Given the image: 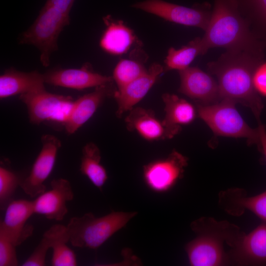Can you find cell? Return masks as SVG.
I'll list each match as a JSON object with an SVG mask.
<instances>
[{"instance_id": "6da1fadb", "label": "cell", "mask_w": 266, "mask_h": 266, "mask_svg": "<svg viewBox=\"0 0 266 266\" xmlns=\"http://www.w3.org/2000/svg\"><path fill=\"white\" fill-rule=\"evenodd\" d=\"M264 53L246 50H227L216 61L207 65L215 75L221 100L227 99L249 108L258 122L264 108L255 88L254 73L264 62Z\"/></svg>"}, {"instance_id": "7a4b0ae2", "label": "cell", "mask_w": 266, "mask_h": 266, "mask_svg": "<svg viewBox=\"0 0 266 266\" xmlns=\"http://www.w3.org/2000/svg\"><path fill=\"white\" fill-rule=\"evenodd\" d=\"M201 41L205 53L214 47L261 53H264L265 49L241 14L237 0H215Z\"/></svg>"}, {"instance_id": "3957f363", "label": "cell", "mask_w": 266, "mask_h": 266, "mask_svg": "<svg viewBox=\"0 0 266 266\" xmlns=\"http://www.w3.org/2000/svg\"><path fill=\"white\" fill-rule=\"evenodd\" d=\"M196 237L185 246L189 262L192 266H220L231 264L225 243L230 248L243 233L237 226L227 221H218L203 217L191 224Z\"/></svg>"}, {"instance_id": "277c9868", "label": "cell", "mask_w": 266, "mask_h": 266, "mask_svg": "<svg viewBox=\"0 0 266 266\" xmlns=\"http://www.w3.org/2000/svg\"><path fill=\"white\" fill-rule=\"evenodd\" d=\"M137 214L112 211L100 217L92 213L71 218L66 226L69 242L74 247L97 249Z\"/></svg>"}, {"instance_id": "5b68a950", "label": "cell", "mask_w": 266, "mask_h": 266, "mask_svg": "<svg viewBox=\"0 0 266 266\" xmlns=\"http://www.w3.org/2000/svg\"><path fill=\"white\" fill-rule=\"evenodd\" d=\"M235 103L227 99L209 104L196 102L197 114L214 134L234 138H246L249 145L260 147L258 128H251L235 107Z\"/></svg>"}, {"instance_id": "8992f818", "label": "cell", "mask_w": 266, "mask_h": 266, "mask_svg": "<svg viewBox=\"0 0 266 266\" xmlns=\"http://www.w3.org/2000/svg\"><path fill=\"white\" fill-rule=\"evenodd\" d=\"M69 23V16L53 6L44 4L33 23L21 34L19 43L37 48L41 64L47 67L50 64L51 54L58 49L59 35Z\"/></svg>"}, {"instance_id": "52a82bcc", "label": "cell", "mask_w": 266, "mask_h": 266, "mask_svg": "<svg viewBox=\"0 0 266 266\" xmlns=\"http://www.w3.org/2000/svg\"><path fill=\"white\" fill-rule=\"evenodd\" d=\"M19 99L27 107L30 122L36 125L52 121L64 125L74 102L70 96L46 90L21 95Z\"/></svg>"}, {"instance_id": "ba28073f", "label": "cell", "mask_w": 266, "mask_h": 266, "mask_svg": "<svg viewBox=\"0 0 266 266\" xmlns=\"http://www.w3.org/2000/svg\"><path fill=\"white\" fill-rule=\"evenodd\" d=\"M166 21L206 30L211 14L210 5L203 3L188 7L163 0H145L132 6Z\"/></svg>"}, {"instance_id": "9c48e42d", "label": "cell", "mask_w": 266, "mask_h": 266, "mask_svg": "<svg viewBox=\"0 0 266 266\" xmlns=\"http://www.w3.org/2000/svg\"><path fill=\"white\" fill-rule=\"evenodd\" d=\"M188 159L173 150L166 158L144 166L143 177L151 190L164 193L170 190L183 176Z\"/></svg>"}, {"instance_id": "30bf717a", "label": "cell", "mask_w": 266, "mask_h": 266, "mask_svg": "<svg viewBox=\"0 0 266 266\" xmlns=\"http://www.w3.org/2000/svg\"><path fill=\"white\" fill-rule=\"evenodd\" d=\"M41 142V149L29 175L23 179L20 186L26 194L32 198L36 197L46 191L44 183L53 169L61 146L60 140L51 134L43 135Z\"/></svg>"}, {"instance_id": "8fae6325", "label": "cell", "mask_w": 266, "mask_h": 266, "mask_svg": "<svg viewBox=\"0 0 266 266\" xmlns=\"http://www.w3.org/2000/svg\"><path fill=\"white\" fill-rule=\"evenodd\" d=\"M228 254L232 265L266 266V223L248 234L243 232Z\"/></svg>"}, {"instance_id": "7c38bea8", "label": "cell", "mask_w": 266, "mask_h": 266, "mask_svg": "<svg viewBox=\"0 0 266 266\" xmlns=\"http://www.w3.org/2000/svg\"><path fill=\"white\" fill-rule=\"evenodd\" d=\"M5 211L0 223V234L17 246L33 234V227L27 221L34 214L33 200H13Z\"/></svg>"}, {"instance_id": "4fadbf2b", "label": "cell", "mask_w": 266, "mask_h": 266, "mask_svg": "<svg viewBox=\"0 0 266 266\" xmlns=\"http://www.w3.org/2000/svg\"><path fill=\"white\" fill-rule=\"evenodd\" d=\"M179 74L180 93L203 104L221 100L218 83L209 73L198 67L189 66L179 70Z\"/></svg>"}, {"instance_id": "5bb4252c", "label": "cell", "mask_w": 266, "mask_h": 266, "mask_svg": "<svg viewBox=\"0 0 266 266\" xmlns=\"http://www.w3.org/2000/svg\"><path fill=\"white\" fill-rule=\"evenodd\" d=\"M50 185V190L41 194L33 200L34 214L60 221L67 213L66 203L73 199L74 194L69 181L66 179H55Z\"/></svg>"}, {"instance_id": "9a60e30c", "label": "cell", "mask_w": 266, "mask_h": 266, "mask_svg": "<svg viewBox=\"0 0 266 266\" xmlns=\"http://www.w3.org/2000/svg\"><path fill=\"white\" fill-rule=\"evenodd\" d=\"M45 83L75 90L97 87L113 81L112 76L94 72L87 65L79 68L52 70L44 73Z\"/></svg>"}, {"instance_id": "2e32d148", "label": "cell", "mask_w": 266, "mask_h": 266, "mask_svg": "<svg viewBox=\"0 0 266 266\" xmlns=\"http://www.w3.org/2000/svg\"><path fill=\"white\" fill-rule=\"evenodd\" d=\"M164 70L163 66L155 63L143 75L116 90L113 96L118 105L117 117H121L124 112L133 109L145 96Z\"/></svg>"}, {"instance_id": "e0dca14e", "label": "cell", "mask_w": 266, "mask_h": 266, "mask_svg": "<svg viewBox=\"0 0 266 266\" xmlns=\"http://www.w3.org/2000/svg\"><path fill=\"white\" fill-rule=\"evenodd\" d=\"M112 82L96 87L95 90L74 101L64 125L66 132L74 133L94 115L104 100L113 94Z\"/></svg>"}, {"instance_id": "ac0fdd59", "label": "cell", "mask_w": 266, "mask_h": 266, "mask_svg": "<svg viewBox=\"0 0 266 266\" xmlns=\"http://www.w3.org/2000/svg\"><path fill=\"white\" fill-rule=\"evenodd\" d=\"M44 74L37 70L24 72L7 69L0 76V98L44 90Z\"/></svg>"}, {"instance_id": "d6986e66", "label": "cell", "mask_w": 266, "mask_h": 266, "mask_svg": "<svg viewBox=\"0 0 266 266\" xmlns=\"http://www.w3.org/2000/svg\"><path fill=\"white\" fill-rule=\"evenodd\" d=\"M162 98L165 112L162 122L168 139H170L180 132L182 126L189 125L194 121L197 109L190 102L174 94L165 93Z\"/></svg>"}, {"instance_id": "ffe728a7", "label": "cell", "mask_w": 266, "mask_h": 266, "mask_svg": "<svg viewBox=\"0 0 266 266\" xmlns=\"http://www.w3.org/2000/svg\"><path fill=\"white\" fill-rule=\"evenodd\" d=\"M125 119L127 129L135 131L148 141L168 139L166 129L153 110L140 107H133Z\"/></svg>"}, {"instance_id": "44dd1931", "label": "cell", "mask_w": 266, "mask_h": 266, "mask_svg": "<svg viewBox=\"0 0 266 266\" xmlns=\"http://www.w3.org/2000/svg\"><path fill=\"white\" fill-rule=\"evenodd\" d=\"M226 206L232 216L239 217L248 210L266 223V191L254 196L249 197L243 189L233 188L228 193Z\"/></svg>"}, {"instance_id": "7402d4cb", "label": "cell", "mask_w": 266, "mask_h": 266, "mask_svg": "<svg viewBox=\"0 0 266 266\" xmlns=\"http://www.w3.org/2000/svg\"><path fill=\"white\" fill-rule=\"evenodd\" d=\"M107 28L100 40V46L106 52L120 55L126 52L135 38L133 31L120 21L115 22L105 17Z\"/></svg>"}, {"instance_id": "603a6c76", "label": "cell", "mask_w": 266, "mask_h": 266, "mask_svg": "<svg viewBox=\"0 0 266 266\" xmlns=\"http://www.w3.org/2000/svg\"><path fill=\"white\" fill-rule=\"evenodd\" d=\"M100 152L93 142L86 144L82 149L80 170L92 184L100 190L108 176L105 168L100 164Z\"/></svg>"}, {"instance_id": "cb8c5ba5", "label": "cell", "mask_w": 266, "mask_h": 266, "mask_svg": "<svg viewBox=\"0 0 266 266\" xmlns=\"http://www.w3.org/2000/svg\"><path fill=\"white\" fill-rule=\"evenodd\" d=\"M244 7L243 17L256 38L266 49V0H237Z\"/></svg>"}, {"instance_id": "d4e9b609", "label": "cell", "mask_w": 266, "mask_h": 266, "mask_svg": "<svg viewBox=\"0 0 266 266\" xmlns=\"http://www.w3.org/2000/svg\"><path fill=\"white\" fill-rule=\"evenodd\" d=\"M204 50L201 37H196L188 44L179 49L170 48L165 60L164 70H178L188 67L195 58L199 55H204Z\"/></svg>"}, {"instance_id": "484cf974", "label": "cell", "mask_w": 266, "mask_h": 266, "mask_svg": "<svg viewBox=\"0 0 266 266\" xmlns=\"http://www.w3.org/2000/svg\"><path fill=\"white\" fill-rule=\"evenodd\" d=\"M66 239L69 241L67 227L61 224L52 226L43 234L37 247L28 258L23 263V266H43L48 250L52 248L58 241Z\"/></svg>"}, {"instance_id": "4316f807", "label": "cell", "mask_w": 266, "mask_h": 266, "mask_svg": "<svg viewBox=\"0 0 266 266\" xmlns=\"http://www.w3.org/2000/svg\"><path fill=\"white\" fill-rule=\"evenodd\" d=\"M144 65L135 59H123L116 66L113 79L118 89L125 86L147 71Z\"/></svg>"}, {"instance_id": "83f0119b", "label": "cell", "mask_w": 266, "mask_h": 266, "mask_svg": "<svg viewBox=\"0 0 266 266\" xmlns=\"http://www.w3.org/2000/svg\"><path fill=\"white\" fill-rule=\"evenodd\" d=\"M18 174L11 170L0 167V208L5 210L8 205L13 200L14 194L22 181Z\"/></svg>"}, {"instance_id": "f1b7e54d", "label": "cell", "mask_w": 266, "mask_h": 266, "mask_svg": "<svg viewBox=\"0 0 266 266\" xmlns=\"http://www.w3.org/2000/svg\"><path fill=\"white\" fill-rule=\"evenodd\" d=\"M67 239L56 242L52 247L51 265L53 266H75L77 265L75 254L67 245Z\"/></svg>"}, {"instance_id": "f546056e", "label": "cell", "mask_w": 266, "mask_h": 266, "mask_svg": "<svg viewBox=\"0 0 266 266\" xmlns=\"http://www.w3.org/2000/svg\"><path fill=\"white\" fill-rule=\"evenodd\" d=\"M16 247L10 240L0 234V266L18 265Z\"/></svg>"}, {"instance_id": "4dcf8cb0", "label": "cell", "mask_w": 266, "mask_h": 266, "mask_svg": "<svg viewBox=\"0 0 266 266\" xmlns=\"http://www.w3.org/2000/svg\"><path fill=\"white\" fill-rule=\"evenodd\" d=\"M253 83L259 94L266 97V62L262 64L256 70Z\"/></svg>"}, {"instance_id": "1f68e13d", "label": "cell", "mask_w": 266, "mask_h": 266, "mask_svg": "<svg viewBox=\"0 0 266 266\" xmlns=\"http://www.w3.org/2000/svg\"><path fill=\"white\" fill-rule=\"evenodd\" d=\"M74 1L75 0H47L45 4L53 6L69 16Z\"/></svg>"}, {"instance_id": "d6a6232c", "label": "cell", "mask_w": 266, "mask_h": 266, "mask_svg": "<svg viewBox=\"0 0 266 266\" xmlns=\"http://www.w3.org/2000/svg\"><path fill=\"white\" fill-rule=\"evenodd\" d=\"M260 140V147L259 151L264 156L266 162V128L261 121L258 122V127Z\"/></svg>"}]
</instances>
